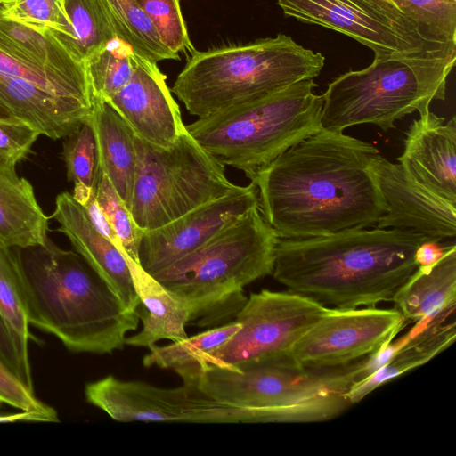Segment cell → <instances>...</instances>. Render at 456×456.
Returning a JSON list of instances; mask_svg holds the SVG:
<instances>
[{"label": "cell", "mask_w": 456, "mask_h": 456, "mask_svg": "<svg viewBox=\"0 0 456 456\" xmlns=\"http://www.w3.org/2000/svg\"><path fill=\"white\" fill-rule=\"evenodd\" d=\"M0 404L39 416L43 422H56V411L37 398L0 356Z\"/></svg>", "instance_id": "8d00e7d4"}, {"label": "cell", "mask_w": 456, "mask_h": 456, "mask_svg": "<svg viewBox=\"0 0 456 456\" xmlns=\"http://www.w3.org/2000/svg\"><path fill=\"white\" fill-rule=\"evenodd\" d=\"M232 320L167 346H151L142 358L143 366L169 369L182 379L203 365L206 357L225 344L240 329Z\"/></svg>", "instance_id": "484cf974"}, {"label": "cell", "mask_w": 456, "mask_h": 456, "mask_svg": "<svg viewBox=\"0 0 456 456\" xmlns=\"http://www.w3.org/2000/svg\"><path fill=\"white\" fill-rule=\"evenodd\" d=\"M404 323L396 308L329 307L289 353L297 362L309 366L350 363L386 347Z\"/></svg>", "instance_id": "7c38bea8"}, {"label": "cell", "mask_w": 456, "mask_h": 456, "mask_svg": "<svg viewBox=\"0 0 456 456\" xmlns=\"http://www.w3.org/2000/svg\"><path fill=\"white\" fill-rule=\"evenodd\" d=\"M171 93L157 63L136 54L130 80L107 101L135 136L167 149L186 130Z\"/></svg>", "instance_id": "9a60e30c"}, {"label": "cell", "mask_w": 456, "mask_h": 456, "mask_svg": "<svg viewBox=\"0 0 456 456\" xmlns=\"http://www.w3.org/2000/svg\"><path fill=\"white\" fill-rule=\"evenodd\" d=\"M89 122L95 137L99 169L130 210L136 169L134 134L102 98L94 97Z\"/></svg>", "instance_id": "7402d4cb"}, {"label": "cell", "mask_w": 456, "mask_h": 456, "mask_svg": "<svg viewBox=\"0 0 456 456\" xmlns=\"http://www.w3.org/2000/svg\"><path fill=\"white\" fill-rule=\"evenodd\" d=\"M314 79L185 125L216 161L255 175L289 147L318 132L323 105Z\"/></svg>", "instance_id": "ba28073f"}, {"label": "cell", "mask_w": 456, "mask_h": 456, "mask_svg": "<svg viewBox=\"0 0 456 456\" xmlns=\"http://www.w3.org/2000/svg\"><path fill=\"white\" fill-rule=\"evenodd\" d=\"M370 164L387 208L376 228L411 230L440 241L455 240L456 204L424 187L400 163L379 152L370 156Z\"/></svg>", "instance_id": "5bb4252c"}, {"label": "cell", "mask_w": 456, "mask_h": 456, "mask_svg": "<svg viewBox=\"0 0 456 456\" xmlns=\"http://www.w3.org/2000/svg\"><path fill=\"white\" fill-rule=\"evenodd\" d=\"M456 49L374 59L361 70L336 77L322 94L321 127L332 132L372 124L387 132L404 116L429 110L445 99Z\"/></svg>", "instance_id": "52a82bcc"}, {"label": "cell", "mask_w": 456, "mask_h": 456, "mask_svg": "<svg viewBox=\"0 0 456 456\" xmlns=\"http://www.w3.org/2000/svg\"><path fill=\"white\" fill-rule=\"evenodd\" d=\"M0 47L27 62L89 83L85 63L76 59L51 31L38 30L10 18L1 4Z\"/></svg>", "instance_id": "d4e9b609"}, {"label": "cell", "mask_w": 456, "mask_h": 456, "mask_svg": "<svg viewBox=\"0 0 456 456\" xmlns=\"http://www.w3.org/2000/svg\"><path fill=\"white\" fill-rule=\"evenodd\" d=\"M62 157L68 179L94 188L99 166L95 137L89 120L65 137Z\"/></svg>", "instance_id": "d590c367"}, {"label": "cell", "mask_w": 456, "mask_h": 456, "mask_svg": "<svg viewBox=\"0 0 456 456\" xmlns=\"http://www.w3.org/2000/svg\"><path fill=\"white\" fill-rule=\"evenodd\" d=\"M0 1H2V0H0Z\"/></svg>", "instance_id": "f6af8a7d"}, {"label": "cell", "mask_w": 456, "mask_h": 456, "mask_svg": "<svg viewBox=\"0 0 456 456\" xmlns=\"http://www.w3.org/2000/svg\"><path fill=\"white\" fill-rule=\"evenodd\" d=\"M117 37L132 50L154 63L179 60V54L167 48L136 0H99Z\"/></svg>", "instance_id": "83f0119b"}, {"label": "cell", "mask_w": 456, "mask_h": 456, "mask_svg": "<svg viewBox=\"0 0 456 456\" xmlns=\"http://www.w3.org/2000/svg\"><path fill=\"white\" fill-rule=\"evenodd\" d=\"M52 218L60 224L57 231L66 235L123 306L136 312L140 301L126 253L92 225L72 194L64 191L57 196Z\"/></svg>", "instance_id": "e0dca14e"}, {"label": "cell", "mask_w": 456, "mask_h": 456, "mask_svg": "<svg viewBox=\"0 0 456 456\" xmlns=\"http://www.w3.org/2000/svg\"><path fill=\"white\" fill-rule=\"evenodd\" d=\"M39 135L24 122L0 121V170L16 172L17 164L28 156Z\"/></svg>", "instance_id": "74e56055"}, {"label": "cell", "mask_w": 456, "mask_h": 456, "mask_svg": "<svg viewBox=\"0 0 456 456\" xmlns=\"http://www.w3.org/2000/svg\"><path fill=\"white\" fill-rule=\"evenodd\" d=\"M455 244V240H436L428 239L417 248L415 258L419 265H429L438 261Z\"/></svg>", "instance_id": "b9f144b4"}, {"label": "cell", "mask_w": 456, "mask_h": 456, "mask_svg": "<svg viewBox=\"0 0 456 456\" xmlns=\"http://www.w3.org/2000/svg\"><path fill=\"white\" fill-rule=\"evenodd\" d=\"M371 143L321 128L250 180L280 239L322 237L375 226L387 210L370 168Z\"/></svg>", "instance_id": "6da1fadb"}, {"label": "cell", "mask_w": 456, "mask_h": 456, "mask_svg": "<svg viewBox=\"0 0 456 456\" xmlns=\"http://www.w3.org/2000/svg\"><path fill=\"white\" fill-rule=\"evenodd\" d=\"M4 12L10 18L54 37L70 35L64 0H2Z\"/></svg>", "instance_id": "836d02e7"}, {"label": "cell", "mask_w": 456, "mask_h": 456, "mask_svg": "<svg viewBox=\"0 0 456 456\" xmlns=\"http://www.w3.org/2000/svg\"><path fill=\"white\" fill-rule=\"evenodd\" d=\"M0 121L4 122H22L4 104L0 102Z\"/></svg>", "instance_id": "ee69618b"}, {"label": "cell", "mask_w": 456, "mask_h": 456, "mask_svg": "<svg viewBox=\"0 0 456 456\" xmlns=\"http://www.w3.org/2000/svg\"><path fill=\"white\" fill-rule=\"evenodd\" d=\"M277 3L286 16L348 36L370 48L376 59L428 52L416 48L385 23L346 0H277Z\"/></svg>", "instance_id": "ac0fdd59"}, {"label": "cell", "mask_w": 456, "mask_h": 456, "mask_svg": "<svg viewBox=\"0 0 456 456\" xmlns=\"http://www.w3.org/2000/svg\"><path fill=\"white\" fill-rule=\"evenodd\" d=\"M426 42L456 49V0H389Z\"/></svg>", "instance_id": "f546056e"}, {"label": "cell", "mask_w": 456, "mask_h": 456, "mask_svg": "<svg viewBox=\"0 0 456 456\" xmlns=\"http://www.w3.org/2000/svg\"><path fill=\"white\" fill-rule=\"evenodd\" d=\"M453 314L454 311L439 314L422 327L414 326L400 339L399 346L385 364L352 386L347 395L351 404L359 403L389 380L427 363L449 347L456 338L455 321H447Z\"/></svg>", "instance_id": "44dd1931"}, {"label": "cell", "mask_w": 456, "mask_h": 456, "mask_svg": "<svg viewBox=\"0 0 456 456\" xmlns=\"http://www.w3.org/2000/svg\"><path fill=\"white\" fill-rule=\"evenodd\" d=\"M136 53L118 37L112 39L86 62L93 97L109 100L131 78Z\"/></svg>", "instance_id": "4dcf8cb0"}, {"label": "cell", "mask_w": 456, "mask_h": 456, "mask_svg": "<svg viewBox=\"0 0 456 456\" xmlns=\"http://www.w3.org/2000/svg\"><path fill=\"white\" fill-rule=\"evenodd\" d=\"M0 71L29 81L54 94L74 98L93 105L89 83L64 77L57 72L27 62L0 47Z\"/></svg>", "instance_id": "1f68e13d"}, {"label": "cell", "mask_w": 456, "mask_h": 456, "mask_svg": "<svg viewBox=\"0 0 456 456\" xmlns=\"http://www.w3.org/2000/svg\"><path fill=\"white\" fill-rule=\"evenodd\" d=\"M85 396L120 422L257 423L252 411L221 403L187 383L165 388L109 375L86 384Z\"/></svg>", "instance_id": "30bf717a"}, {"label": "cell", "mask_w": 456, "mask_h": 456, "mask_svg": "<svg viewBox=\"0 0 456 456\" xmlns=\"http://www.w3.org/2000/svg\"><path fill=\"white\" fill-rule=\"evenodd\" d=\"M0 317L8 330L20 362L31 373L28 357L29 323L19 289L15 250L1 241Z\"/></svg>", "instance_id": "f1b7e54d"}, {"label": "cell", "mask_w": 456, "mask_h": 456, "mask_svg": "<svg viewBox=\"0 0 456 456\" xmlns=\"http://www.w3.org/2000/svg\"><path fill=\"white\" fill-rule=\"evenodd\" d=\"M72 196L82 207L92 225L102 235L106 237L114 245L124 251L118 237L110 224L104 212L97 201L94 188L82 183H74Z\"/></svg>", "instance_id": "ab89813d"}, {"label": "cell", "mask_w": 456, "mask_h": 456, "mask_svg": "<svg viewBox=\"0 0 456 456\" xmlns=\"http://www.w3.org/2000/svg\"><path fill=\"white\" fill-rule=\"evenodd\" d=\"M324 56L290 37L256 40L191 53L171 92L198 118L318 77Z\"/></svg>", "instance_id": "8992f818"}, {"label": "cell", "mask_w": 456, "mask_h": 456, "mask_svg": "<svg viewBox=\"0 0 456 456\" xmlns=\"http://www.w3.org/2000/svg\"><path fill=\"white\" fill-rule=\"evenodd\" d=\"M126 260L140 301L136 313L142 322V329L138 333L126 337L125 344L150 348L162 339L178 342L187 338L185 327L191 321L189 305L127 256Z\"/></svg>", "instance_id": "ffe728a7"}, {"label": "cell", "mask_w": 456, "mask_h": 456, "mask_svg": "<svg viewBox=\"0 0 456 456\" xmlns=\"http://www.w3.org/2000/svg\"><path fill=\"white\" fill-rule=\"evenodd\" d=\"M94 191L110 224L118 237L126 255L139 264L138 250L143 232L109 178L99 169Z\"/></svg>", "instance_id": "d6a6232c"}, {"label": "cell", "mask_w": 456, "mask_h": 456, "mask_svg": "<svg viewBox=\"0 0 456 456\" xmlns=\"http://www.w3.org/2000/svg\"><path fill=\"white\" fill-rule=\"evenodd\" d=\"M70 35L55 37L78 61L86 62L118 37L99 0H64Z\"/></svg>", "instance_id": "4316f807"}, {"label": "cell", "mask_w": 456, "mask_h": 456, "mask_svg": "<svg viewBox=\"0 0 456 456\" xmlns=\"http://www.w3.org/2000/svg\"><path fill=\"white\" fill-rule=\"evenodd\" d=\"M48 217L31 183L16 172L0 170V241L10 248L46 247Z\"/></svg>", "instance_id": "cb8c5ba5"}, {"label": "cell", "mask_w": 456, "mask_h": 456, "mask_svg": "<svg viewBox=\"0 0 456 456\" xmlns=\"http://www.w3.org/2000/svg\"><path fill=\"white\" fill-rule=\"evenodd\" d=\"M0 356L7 365L17 374L21 381L34 391L32 375L22 366L16 354L8 330L0 317Z\"/></svg>", "instance_id": "60d3db41"}, {"label": "cell", "mask_w": 456, "mask_h": 456, "mask_svg": "<svg viewBox=\"0 0 456 456\" xmlns=\"http://www.w3.org/2000/svg\"><path fill=\"white\" fill-rule=\"evenodd\" d=\"M15 250L20 293L28 322L74 353L121 350L139 317L126 309L78 254L52 241Z\"/></svg>", "instance_id": "3957f363"}, {"label": "cell", "mask_w": 456, "mask_h": 456, "mask_svg": "<svg viewBox=\"0 0 456 456\" xmlns=\"http://www.w3.org/2000/svg\"><path fill=\"white\" fill-rule=\"evenodd\" d=\"M32 419V414L27 411H20L17 413L0 412V423L15 421H31Z\"/></svg>", "instance_id": "7bdbcfd3"}, {"label": "cell", "mask_w": 456, "mask_h": 456, "mask_svg": "<svg viewBox=\"0 0 456 456\" xmlns=\"http://www.w3.org/2000/svg\"><path fill=\"white\" fill-rule=\"evenodd\" d=\"M428 239L411 230L376 227L279 239L272 275L328 307H376L393 301L416 271V250Z\"/></svg>", "instance_id": "7a4b0ae2"}, {"label": "cell", "mask_w": 456, "mask_h": 456, "mask_svg": "<svg viewBox=\"0 0 456 456\" xmlns=\"http://www.w3.org/2000/svg\"><path fill=\"white\" fill-rule=\"evenodd\" d=\"M162 44L175 53L195 50L180 7V0H136Z\"/></svg>", "instance_id": "e575fe53"}, {"label": "cell", "mask_w": 456, "mask_h": 456, "mask_svg": "<svg viewBox=\"0 0 456 456\" xmlns=\"http://www.w3.org/2000/svg\"><path fill=\"white\" fill-rule=\"evenodd\" d=\"M369 356L338 366H309L291 354L234 367L203 364L184 382L214 400L252 411L257 423L332 419L352 406L348 392L365 377Z\"/></svg>", "instance_id": "277c9868"}, {"label": "cell", "mask_w": 456, "mask_h": 456, "mask_svg": "<svg viewBox=\"0 0 456 456\" xmlns=\"http://www.w3.org/2000/svg\"><path fill=\"white\" fill-rule=\"evenodd\" d=\"M393 302L405 322L425 325L430 319L455 311L456 245L436 263L419 265Z\"/></svg>", "instance_id": "603a6c76"}, {"label": "cell", "mask_w": 456, "mask_h": 456, "mask_svg": "<svg viewBox=\"0 0 456 456\" xmlns=\"http://www.w3.org/2000/svg\"><path fill=\"white\" fill-rule=\"evenodd\" d=\"M279 239L256 206L152 276L189 305L191 322L219 325L244 305L247 285L272 274Z\"/></svg>", "instance_id": "5b68a950"}, {"label": "cell", "mask_w": 456, "mask_h": 456, "mask_svg": "<svg viewBox=\"0 0 456 456\" xmlns=\"http://www.w3.org/2000/svg\"><path fill=\"white\" fill-rule=\"evenodd\" d=\"M328 308L290 290L251 293L234 318L240 329L204 364L234 367L289 353Z\"/></svg>", "instance_id": "8fae6325"}, {"label": "cell", "mask_w": 456, "mask_h": 456, "mask_svg": "<svg viewBox=\"0 0 456 456\" xmlns=\"http://www.w3.org/2000/svg\"><path fill=\"white\" fill-rule=\"evenodd\" d=\"M0 102L20 121L51 139L65 138L89 120L93 105L50 93L0 71Z\"/></svg>", "instance_id": "d6986e66"}, {"label": "cell", "mask_w": 456, "mask_h": 456, "mask_svg": "<svg viewBox=\"0 0 456 456\" xmlns=\"http://www.w3.org/2000/svg\"><path fill=\"white\" fill-rule=\"evenodd\" d=\"M136 169L130 212L143 231L163 226L237 185L224 166L185 130L169 148L134 135Z\"/></svg>", "instance_id": "9c48e42d"}, {"label": "cell", "mask_w": 456, "mask_h": 456, "mask_svg": "<svg viewBox=\"0 0 456 456\" xmlns=\"http://www.w3.org/2000/svg\"><path fill=\"white\" fill-rule=\"evenodd\" d=\"M375 17L396 32L416 48L428 51L448 50L436 47L423 40L413 26L402 15L389 0H346Z\"/></svg>", "instance_id": "f35d334b"}, {"label": "cell", "mask_w": 456, "mask_h": 456, "mask_svg": "<svg viewBox=\"0 0 456 456\" xmlns=\"http://www.w3.org/2000/svg\"><path fill=\"white\" fill-rule=\"evenodd\" d=\"M424 187L456 204V118L448 122L430 110L420 114L405 133L397 158Z\"/></svg>", "instance_id": "2e32d148"}, {"label": "cell", "mask_w": 456, "mask_h": 456, "mask_svg": "<svg viewBox=\"0 0 456 456\" xmlns=\"http://www.w3.org/2000/svg\"><path fill=\"white\" fill-rule=\"evenodd\" d=\"M258 206L254 182L237 185L226 195L202 204L159 228L143 231L138 258L153 275L198 249L216 233Z\"/></svg>", "instance_id": "4fadbf2b"}]
</instances>
